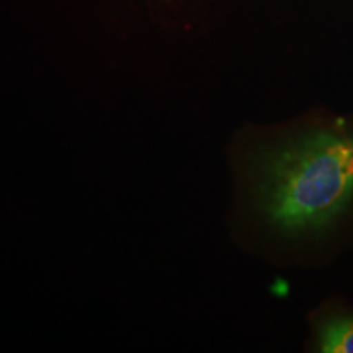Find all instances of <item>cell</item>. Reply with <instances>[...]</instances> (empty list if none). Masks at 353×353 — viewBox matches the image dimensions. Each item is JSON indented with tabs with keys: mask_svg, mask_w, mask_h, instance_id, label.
<instances>
[{
	"mask_svg": "<svg viewBox=\"0 0 353 353\" xmlns=\"http://www.w3.org/2000/svg\"><path fill=\"white\" fill-rule=\"evenodd\" d=\"M263 208L288 232L327 224L353 195V138L317 132L267 159Z\"/></svg>",
	"mask_w": 353,
	"mask_h": 353,
	"instance_id": "6da1fadb",
	"label": "cell"
},
{
	"mask_svg": "<svg viewBox=\"0 0 353 353\" xmlns=\"http://www.w3.org/2000/svg\"><path fill=\"white\" fill-rule=\"evenodd\" d=\"M321 350L353 353V319H335L321 330Z\"/></svg>",
	"mask_w": 353,
	"mask_h": 353,
	"instance_id": "7a4b0ae2",
	"label": "cell"
}]
</instances>
